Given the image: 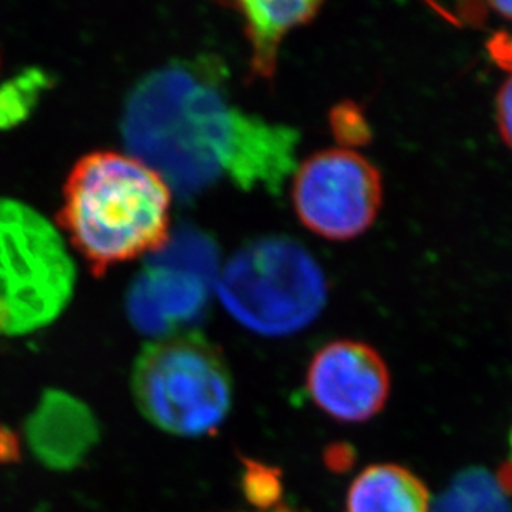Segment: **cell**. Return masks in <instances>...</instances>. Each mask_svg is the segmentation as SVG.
Returning <instances> with one entry per match:
<instances>
[{"label":"cell","instance_id":"obj_19","mask_svg":"<svg viewBox=\"0 0 512 512\" xmlns=\"http://www.w3.org/2000/svg\"><path fill=\"white\" fill-rule=\"evenodd\" d=\"M488 52L499 67L512 73V35L508 32L494 34L488 42Z\"/></svg>","mask_w":512,"mask_h":512},{"label":"cell","instance_id":"obj_16","mask_svg":"<svg viewBox=\"0 0 512 512\" xmlns=\"http://www.w3.org/2000/svg\"><path fill=\"white\" fill-rule=\"evenodd\" d=\"M499 135L512 150V77L504 83L496 98Z\"/></svg>","mask_w":512,"mask_h":512},{"label":"cell","instance_id":"obj_22","mask_svg":"<svg viewBox=\"0 0 512 512\" xmlns=\"http://www.w3.org/2000/svg\"><path fill=\"white\" fill-rule=\"evenodd\" d=\"M269 512H305L302 509L294 508V506H290V504L279 503L276 508H272Z\"/></svg>","mask_w":512,"mask_h":512},{"label":"cell","instance_id":"obj_14","mask_svg":"<svg viewBox=\"0 0 512 512\" xmlns=\"http://www.w3.org/2000/svg\"><path fill=\"white\" fill-rule=\"evenodd\" d=\"M241 491L247 503L262 511H271L281 503L282 471L256 459L242 458Z\"/></svg>","mask_w":512,"mask_h":512},{"label":"cell","instance_id":"obj_21","mask_svg":"<svg viewBox=\"0 0 512 512\" xmlns=\"http://www.w3.org/2000/svg\"><path fill=\"white\" fill-rule=\"evenodd\" d=\"M489 7L496 10V14L501 15L504 19L512 20V2H491Z\"/></svg>","mask_w":512,"mask_h":512},{"label":"cell","instance_id":"obj_18","mask_svg":"<svg viewBox=\"0 0 512 512\" xmlns=\"http://www.w3.org/2000/svg\"><path fill=\"white\" fill-rule=\"evenodd\" d=\"M22 459V443L10 426L0 423V464H17Z\"/></svg>","mask_w":512,"mask_h":512},{"label":"cell","instance_id":"obj_20","mask_svg":"<svg viewBox=\"0 0 512 512\" xmlns=\"http://www.w3.org/2000/svg\"><path fill=\"white\" fill-rule=\"evenodd\" d=\"M496 483L504 494H512V459L501 464Z\"/></svg>","mask_w":512,"mask_h":512},{"label":"cell","instance_id":"obj_13","mask_svg":"<svg viewBox=\"0 0 512 512\" xmlns=\"http://www.w3.org/2000/svg\"><path fill=\"white\" fill-rule=\"evenodd\" d=\"M49 87L50 77L40 68H29L0 85V130H9L27 120Z\"/></svg>","mask_w":512,"mask_h":512},{"label":"cell","instance_id":"obj_7","mask_svg":"<svg viewBox=\"0 0 512 512\" xmlns=\"http://www.w3.org/2000/svg\"><path fill=\"white\" fill-rule=\"evenodd\" d=\"M382 198L377 166L343 148L309 156L292 183L300 223L329 241H348L367 231L377 219Z\"/></svg>","mask_w":512,"mask_h":512},{"label":"cell","instance_id":"obj_12","mask_svg":"<svg viewBox=\"0 0 512 512\" xmlns=\"http://www.w3.org/2000/svg\"><path fill=\"white\" fill-rule=\"evenodd\" d=\"M433 512H509V503L493 474L469 466L451 479Z\"/></svg>","mask_w":512,"mask_h":512},{"label":"cell","instance_id":"obj_10","mask_svg":"<svg viewBox=\"0 0 512 512\" xmlns=\"http://www.w3.org/2000/svg\"><path fill=\"white\" fill-rule=\"evenodd\" d=\"M251 47V80H272L276 75L277 57L285 37L292 30L307 25L319 15L320 2H234Z\"/></svg>","mask_w":512,"mask_h":512},{"label":"cell","instance_id":"obj_15","mask_svg":"<svg viewBox=\"0 0 512 512\" xmlns=\"http://www.w3.org/2000/svg\"><path fill=\"white\" fill-rule=\"evenodd\" d=\"M330 126L342 145H365L370 140V126L353 103H342L334 108L330 113Z\"/></svg>","mask_w":512,"mask_h":512},{"label":"cell","instance_id":"obj_8","mask_svg":"<svg viewBox=\"0 0 512 512\" xmlns=\"http://www.w3.org/2000/svg\"><path fill=\"white\" fill-rule=\"evenodd\" d=\"M307 392L330 418L362 423L387 403L390 373L380 353L367 343L335 340L310 360Z\"/></svg>","mask_w":512,"mask_h":512},{"label":"cell","instance_id":"obj_9","mask_svg":"<svg viewBox=\"0 0 512 512\" xmlns=\"http://www.w3.org/2000/svg\"><path fill=\"white\" fill-rule=\"evenodd\" d=\"M25 443L50 471L67 473L82 466L102 440L95 411L70 393L49 388L24 425Z\"/></svg>","mask_w":512,"mask_h":512},{"label":"cell","instance_id":"obj_2","mask_svg":"<svg viewBox=\"0 0 512 512\" xmlns=\"http://www.w3.org/2000/svg\"><path fill=\"white\" fill-rule=\"evenodd\" d=\"M171 188L135 156L95 151L73 166L58 214L95 276L170 241Z\"/></svg>","mask_w":512,"mask_h":512},{"label":"cell","instance_id":"obj_23","mask_svg":"<svg viewBox=\"0 0 512 512\" xmlns=\"http://www.w3.org/2000/svg\"><path fill=\"white\" fill-rule=\"evenodd\" d=\"M509 446H511V451H512V428H511V433H509Z\"/></svg>","mask_w":512,"mask_h":512},{"label":"cell","instance_id":"obj_11","mask_svg":"<svg viewBox=\"0 0 512 512\" xmlns=\"http://www.w3.org/2000/svg\"><path fill=\"white\" fill-rule=\"evenodd\" d=\"M345 512H430V493L410 469L373 464L350 484Z\"/></svg>","mask_w":512,"mask_h":512},{"label":"cell","instance_id":"obj_6","mask_svg":"<svg viewBox=\"0 0 512 512\" xmlns=\"http://www.w3.org/2000/svg\"><path fill=\"white\" fill-rule=\"evenodd\" d=\"M218 247L198 229H181L145 262L126 300L136 330L153 339L189 332L208 310Z\"/></svg>","mask_w":512,"mask_h":512},{"label":"cell","instance_id":"obj_17","mask_svg":"<svg viewBox=\"0 0 512 512\" xmlns=\"http://www.w3.org/2000/svg\"><path fill=\"white\" fill-rule=\"evenodd\" d=\"M357 463V451L348 443H332L324 451V464L334 474H345Z\"/></svg>","mask_w":512,"mask_h":512},{"label":"cell","instance_id":"obj_5","mask_svg":"<svg viewBox=\"0 0 512 512\" xmlns=\"http://www.w3.org/2000/svg\"><path fill=\"white\" fill-rule=\"evenodd\" d=\"M75 282V262L49 219L0 199V335L32 334L55 322Z\"/></svg>","mask_w":512,"mask_h":512},{"label":"cell","instance_id":"obj_3","mask_svg":"<svg viewBox=\"0 0 512 512\" xmlns=\"http://www.w3.org/2000/svg\"><path fill=\"white\" fill-rule=\"evenodd\" d=\"M131 393L146 421L168 435H213L232 406L223 352L196 330L153 340L138 353Z\"/></svg>","mask_w":512,"mask_h":512},{"label":"cell","instance_id":"obj_4","mask_svg":"<svg viewBox=\"0 0 512 512\" xmlns=\"http://www.w3.org/2000/svg\"><path fill=\"white\" fill-rule=\"evenodd\" d=\"M216 290L239 324L267 337L305 329L327 300L319 264L287 237H267L242 247L224 267Z\"/></svg>","mask_w":512,"mask_h":512},{"label":"cell","instance_id":"obj_1","mask_svg":"<svg viewBox=\"0 0 512 512\" xmlns=\"http://www.w3.org/2000/svg\"><path fill=\"white\" fill-rule=\"evenodd\" d=\"M121 135L184 198L224 174L239 188L279 193L299 141L287 126L229 105L226 68L216 57L176 60L141 78L126 100Z\"/></svg>","mask_w":512,"mask_h":512}]
</instances>
